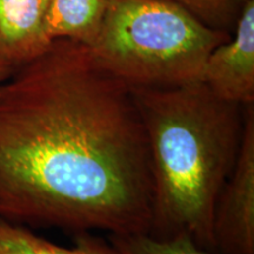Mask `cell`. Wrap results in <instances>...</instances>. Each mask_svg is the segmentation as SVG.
I'll return each mask as SVG.
<instances>
[{"mask_svg": "<svg viewBox=\"0 0 254 254\" xmlns=\"http://www.w3.org/2000/svg\"><path fill=\"white\" fill-rule=\"evenodd\" d=\"M153 179L132 88L59 38L0 85V220L150 233Z\"/></svg>", "mask_w": 254, "mask_h": 254, "instance_id": "1", "label": "cell"}, {"mask_svg": "<svg viewBox=\"0 0 254 254\" xmlns=\"http://www.w3.org/2000/svg\"><path fill=\"white\" fill-rule=\"evenodd\" d=\"M132 91L147 134L153 179L148 234L187 236L217 254L214 208L239 154L245 105L221 99L202 81Z\"/></svg>", "mask_w": 254, "mask_h": 254, "instance_id": "2", "label": "cell"}, {"mask_svg": "<svg viewBox=\"0 0 254 254\" xmlns=\"http://www.w3.org/2000/svg\"><path fill=\"white\" fill-rule=\"evenodd\" d=\"M231 38L166 0H107L95 59L131 88L201 81L207 58Z\"/></svg>", "mask_w": 254, "mask_h": 254, "instance_id": "3", "label": "cell"}, {"mask_svg": "<svg viewBox=\"0 0 254 254\" xmlns=\"http://www.w3.org/2000/svg\"><path fill=\"white\" fill-rule=\"evenodd\" d=\"M217 254H254V106L245 105V127L236 165L214 208Z\"/></svg>", "mask_w": 254, "mask_h": 254, "instance_id": "4", "label": "cell"}, {"mask_svg": "<svg viewBox=\"0 0 254 254\" xmlns=\"http://www.w3.org/2000/svg\"><path fill=\"white\" fill-rule=\"evenodd\" d=\"M201 81L221 99L254 103V0L244 6L234 36L212 51Z\"/></svg>", "mask_w": 254, "mask_h": 254, "instance_id": "5", "label": "cell"}, {"mask_svg": "<svg viewBox=\"0 0 254 254\" xmlns=\"http://www.w3.org/2000/svg\"><path fill=\"white\" fill-rule=\"evenodd\" d=\"M50 0H0V63L17 69L45 51Z\"/></svg>", "mask_w": 254, "mask_h": 254, "instance_id": "6", "label": "cell"}, {"mask_svg": "<svg viewBox=\"0 0 254 254\" xmlns=\"http://www.w3.org/2000/svg\"><path fill=\"white\" fill-rule=\"evenodd\" d=\"M107 0H50L46 33L50 40L66 38L90 47L103 23Z\"/></svg>", "mask_w": 254, "mask_h": 254, "instance_id": "7", "label": "cell"}, {"mask_svg": "<svg viewBox=\"0 0 254 254\" xmlns=\"http://www.w3.org/2000/svg\"><path fill=\"white\" fill-rule=\"evenodd\" d=\"M0 254H119L111 243L79 233L74 249H66L36 236L24 226L0 220Z\"/></svg>", "mask_w": 254, "mask_h": 254, "instance_id": "8", "label": "cell"}, {"mask_svg": "<svg viewBox=\"0 0 254 254\" xmlns=\"http://www.w3.org/2000/svg\"><path fill=\"white\" fill-rule=\"evenodd\" d=\"M110 243L119 254H213L187 236L158 239L146 233L110 234Z\"/></svg>", "mask_w": 254, "mask_h": 254, "instance_id": "9", "label": "cell"}, {"mask_svg": "<svg viewBox=\"0 0 254 254\" xmlns=\"http://www.w3.org/2000/svg\"><path fill=\"white\" fill-rule=\"evenodd\" d=\"M214 30L230 32L234 28L244 6L249 0H166Z\"/></svg>", "mask_w": 254, "mask_h": 254, "instance_id": "10", "label": "cell"}, {"mask_svg": "<svg viewBox=\"0 0 254 254\" xmlns=\"http://www.w3.org/2000/svg\"><path fill=\"white\" fill-rule=\"evenodd\" d=\"M13 72L14 69L9 68L8 66H6L2 63H0V85H1L2 82H4Z\"/></svg>", "mask_w": 254, "mask_h": 254, "instance_id": "11", "label": "cell"}]
</instances>
